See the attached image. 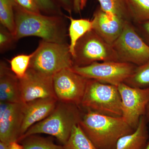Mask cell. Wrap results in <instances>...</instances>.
Wrapping results in <instances>:
<instances>
[{
    "label": "cell",
    "instance_id": "cell-1",
    "mask_svg": "<svg viewBox=\"0 0 149 149\" xmlns=\"http://www.w3.org/2000/svg\"><path fill=\"white\" fill-rule=\"evenodd\" d=\"M80 127L99 149H115L119 139L133 133L123 118L108 116L86 111L82 114Z\"/></svg>",
    "mask_w": 149,
    "mask_h": 149
},
{
    "label": "cell",
    "instance_id": "cell-2",
    "mask_svg": "<svg viewBox=\"0 0 149 149\" xmlns=\"http://www.w3.org/2000/svg\"><path fill=\"white\" fill-rule=\"evenodd\" d=\"M15 40L35 36L44 41L65 43V32L61 20L56 17L47 16L30 12L15 3Z\"/></svg>",
    "mask_w": 149,
    "mask_h": 149
},
{
    "label": "cell",
    "instance_id": "cell-3",
    "mask_svg": "<svg viewBox=\"0 0 149 149\" xmlns=\"http://www.w3.org/2000/svg\"><path fill=\"white\" fill-rule=\"evenodd\" d=\"M82 116L79 106L58 101L51 114L30 127L18 142L27 136L42 133L54 136L64 145L74 126L79 124Z\"/></svg>",
    "mask_w": 149,
    "mask_h": 149
},
{
    "label": "cell",
    "instance_id": "cell-4",
    "mask_svg": "<svg viewBox=\"0 0 149 149\" xmlns=\"http://www.w3.org/2000/svg\"><path fill=\"white\" fill-rule=\"evenodd\" d=\"M86 111L100 114L121 117V100L117 86L88 79L80 104Z\"/></svg>",
    "mask_w": 149,
    "mask_h": 149
},
{
    "label": "cell",
    "instance_id": "cell-5",
    "mask_svg": "<svg viewBox=\"0 0 149 149\" xmlns=\"http://www.w3.org/2000/svg\"><path fill=\"white\" fill-rule=\"evenodd\" d=\"M72 57L66 43L42 40L33 52L28 69L47 76L54 75L65 68H72Z\"/></svg>",
    "mask_w": 149,
    "mask_h": 149
},
{
    "label": "cell",
    "instance_id": "cell-6",
    "mask_svg": "<svg viewBox=\"0 0 149 149\" xmlns=\"http://www.w3.org/2000/svg\"><path fill=\"white\" fill-rule=\"evenodd\" d=\"M72 61L73 66H86L95 62H119L112 46L93 29L77 42Z\"/></svg>",
    "mask_w": 149,
    "mask_h": 149
},
{
    "label": "cell",
    "instance_id": "cell-7",
    "mask_svg": "<svg viewBox=\"0 0 149 149\" xmlns=\"http://www.w3.org/2000/svg\"><path fill=\"white\" fill-rule=\"evenodd\" d=\"M112 46L119 62L139 66L149 60V46L139 35L131 22H125L122 33Z\"/></svg>",
    "mask_w": 149,
    "mask_h": 149
},
{
    "label": "cell",
    "instance_id": "cell-8",
    "mask_svg": "<svg viewBox=\"0 0 149 149\" xmlns=\"http://www.w3.org/2000/svg\"><path fill=\"white\" fill-rule=\"evenodd\" d=\"M137 67L121 62H95L86 66H73L72 69L87 79L118 87L133 74Z\"/></svg>",
    "mask_w": 149,
    "mask_h": 149
},
{
    "label": "cell",
    "instance_id": "cell-9",
    "mask_svg": "<svg viewBox=\"0 0 149 149\" xmlns=\"http://www.w3.org/2000/svg\"><path fill=\"white\" fill-rule=\"evenodd\" d=\"M124 120L136 130L146 113L149 99V88H134L124 83L118 86Z\"/></svg>",
    "mask_w": 149,
    "mask_h": 149
},
{
    "label": "cell",
    "instance_id": "cell-10",
    "mask_svg": "<svg viewBox=\"0 0 149 149\" xmlns=\"http://www.w3.org/2000/svg\"><path fill=\"white\" fill-rule=\"evenodd\" d=\"M54 91L58 101L80 106L88 79L77 74L72 68H65L53 77Z\"/></svg>",
    "mask_w": 149,
    "mask_h": 149
},
{
    "label": "cell",
    "instance_id": "cell-11",
    "mask_svg": "<svg viewBox=\"0 0 149 149\" xmlns=\"http://www.w3.org/2000/svg\"><path fill=\"white\" fill-rule=\"evenodd\" d=\"M24 104L23 102H0V141L8 145L18 142L23 118Z\"/></svg>",
    "mask_w": 149,
    "mask_h": 149
},
{
    "label": "cell",
    "instance_id": "cell-12",
    "mask_svg": "<svg viewBox=\"0 0 149 149\" xmlns=\"http://www.w3.org/2000/svg\"><path fill=\"white\" fill-rule=\"evenodd\" d=\"M19 83L22 102L25 103L38 99L56 98L53 77L28 69L25 76L19 79Z\"/></svg>",
    "mask_w": 149,
    "mask_h": 149
},
{
    "label": "cell",
    "instance_id": "cell-13",
    "mask_svg": "<svg viewBox=\"0 0 149 149\" xmlns=\"http://www.w3.org/2000/svg\"><path fill=\"white\" fill-rule=\"evenodd\" d=\"M92 21L93 30L112 45L122 33L126 20L107 14L100 8L94 13Z\"/></svg>",
    "mask_w": 149,
    "mask_h": 149
},
{
    "label": "cell",
    "instance_id": "cell-14",
    "mask_svg": "<svg viewBox=\"0 0 149 149\" xmlns=\"http://www.w3.org/2000/svg\"><path fill=\"white\" fill-rule=\"evenodd\" d=\"M58 102L56 98H47L24 103V118L19 139L32 125L49 116L56 107Z\"/></svg>",
    "mask_w": 149,
    "mask_h": 149
},
{
    "label": "cell",
    "instance_id": "cell-15",
    "mask_svg": "<svg viewBox=\"0 0 149 149\" xmlns=\"http://www.w3.org/2000/svg\"><path fill=\"white\" fill-rule=\"evenodd\" d=\"M0 102H22L19 79L3 61L0 64Z\"/></svg>",
    "mask_w": 149,
    "mask_h": 149
},
{
    "label": "cell",
    "instance_id": "cell-16",
    "mask_svg": "<svg viewBox=\"0 0 149 149\" xmlns=\"http://www.w3.org/2000/svg\"><path fill=\"white\" fill-rule=\"evenodd\" d=\"M148 125L145 116H142L135 131L120 138L115 149L145 148L149 139Z\"/></svg>",
    "mask_w": 149,
    "mask_h": 149
},
{
    "label": "cell",
    "instance_id": "cell-17",
    "mask_svg": "<svg viewBox=\"0 0 149 149\" xmlns=\"http://www.w3.org/2000/svg\"><path fill=\"white\" fill-rule=\"evenodd\" d=\"M70 20L69 36L70 39L69 50L73 57L74 49L78 40L85 34L93 29V21L86 19H75L72 17H68Z\"/></svg>",
    "mask_w": 149,
    "mask_h": 149
},
{
    "label": "cell",
    "instance_id": "cell-18",
    "mask_svg": "<svg viewBox=\"0 0 149 149\" xmlns=\"http://www.w3.org/2000/svg\"><path fill=\"white\" fill-rule=\"evenodd\" d=\"M63 149H99L85 135L79 124L73 128Z\"/></svg>",
    "mask_w": 149,
    "mask_h": 149
},
{
    "label": "cell",
    "instance_id": "cell-19",
    "mask_svg": "<svg viewBox=\"0 0 149 149\" xmlns=\"http://www.w3.org/2000/svg\"><path fill=\"white\" fill-rule=\"evenodd\" d=\"M102 10L108 14L115 15L131 22L126 0H97Z\"/></svg>",
    "mask_w": 149,
    "mask_h": 149
},
{
    "label": "cell",
    "instance_id": "cell-20",
    "mask_svg": "<svg viewBox=\"0 0 149 149\" xmlns=\"http://www.w3.org/2000/svg\"><path fill=\"white\" fill-rule=\"evenodd\" d=\"M131 21L139 24L149 20V0H126Z\"/></svg>",
    "mask_w": 149,
    "mask_h": 149
},
{
    "label": "cell",
    "instance_id": "cell-21",
    "mask_svg": "<svg viewBox=\"0 0 149 149\" xmlns=\"http://www.w3.org/2000/svg\"><path fill=\"white\" fill-rule=\"evenodd\" d=\"M15 3V0H0V21L1 24L3 27L6 28L13 36L15 30V13H14Z\"/></svg>",
    "mask_w": 149,
    "mask_h": 149
},
{
    "label": "cell",
    "instance_id": "cell-22",
    "mask_svg": "<svg viewBox=\"0 0 149 149\" xmlns=\"http://www.w3.org/2000/svg\"><path fill=\"white\" fill-rule=\"evenodd\" d=\"M24 149H63V146L54 143L51 138L31 135L21 140Z\"/></svg>",
    "mask_w": 149,
    "mask_h": 149
},
{
    "label": "cell",
    "instance_id": "cell-23",
    "mask_svg": "<svg viewBox=\"0 0 149 149\" xmlns=\"http://www.w3.org/2000/svg\"><path fill=\"white\" fill-rule=\"evenodd\" d=\"M124 83L134 88H149V60L137 66L133 74Z\"/></svg>",
    "mask_w": 149,
    "mask_h": 149
},
{
    "label": "cell",
    "instance_id": "cell-24",
    "mask_svg": "<svg viewBox=\"0 0 149 149\" xmlns=\"http://www.w3.org/2000/svg\"><path fill=\"white\" fill-rule=\"evenodd\" d=\"M33 53L29 55H19L14 57L10 61V69L18 79L25 76L29 68Z\"/></svg>",
    "mask_w": 149,
    "mask_h": 149
},
{
    "label": "cell",
    "instance_id": "cell-25",
    "mask_svg": "<svg viewBox=\"0 0 149 149\" xmlns=\"http://www.w3.org/2000/svg\"><path fill=\"white\" fill-rule=\"evenodd\" d=\"M15 40L13 35L5 27L2 26L0 31V47L1 50H5Z\"/></svg>",
    "mask_w": 149,
    "mask_h": 149
},
{
    "label": "cell",
    "instance_id": "cell-26",
    "mask_svg": "<svg viewBox=\"0 0 149 149\" xmlns=\"http://www.w3.org/2000/svg\"><path fill=\"white\" fill-rule=\"evenodd\" d=\"M19 6L25 10L34 13H40V9L34 0H15Z\"/></svg>",
    "mask_w": 149,
    "mask_h": 149
},
{
    "label": "cell",
    "instance_id": "cell-27",
    "mask_svg": "<svg viewBox=\"0 0 149 149\" xmlns=\"http://www.w3.org/2000/svg\"><path fill=\"white\" fill-rule=\"evenodd\" d=\"M40 10L46 11H51L54 10V3L51 0H34Z\"/></svg>",
    "mask_w": 149,
    "mask_h": 149
},
{
    "label": "cell",
    "instance_id": "cell-28",
    "mask_svg": "<svg viewBox=\"0 0 149 149\" xmlns=\"http://www.w3.org/2000/svg\"><path fill=\"white\" fill-rule=\"evenodd\" d=\"M146 39V42L149 46V20L138 24Z\"/></svg>",
    "mask_w": 149,
    "mask_h": 149
},
{
    "label": "cell",
    "instance_id": "cell-29",
    "mask_svg": "<svg viewBox=\"0 0 149 149\" xmlns=\"http://www.w3.org/2000/svg\"><path fill=\"white\" fill-rule=\"evenodd\" d=\"M7 149H24L22 144L19 143V142L15 141L10 143L8 145Z\"/></svg>",
    "mask_w": 149,
    "mask_h": 149
},
{
    "label": "cell",
    "instance_id": "cell-30",
    "mask_svg": "<svg viewBox=\"0 0 149 149\" xmlns=\"http://www.w3.org/2000/svg\"><path fill=\"white\" fill-rule=\"evenodd\" d=\"M73 7L74 10L76 13L80 12L81 10L80 0H73Z\"/></svg>",
    "mask_w": 149,
    "mask_h": 149
},
{
    "label": "cell",
    "instance_id": "cell-31",
    "mask_svg": "<svg viewBox=\"0 0 149 149\" xmlns=\"http://www.w3.org/2000/svg\"><path fill=\"white\" fill-rule=\"evenodd\" d=\"M58 1L61 2L64 5L65 7H66L67 8H68V10H69V8L70 6V0H58Z\"/></svg>",
    "mask_w": 149,
    "mask_h": 149
},
{
    "label": "cell",
    "instance_id": "cell-32",
    "mask_svg": "<svg viewBox=\"0 0 149 149\" xmlns=\"http://www.w3.org/2000/svg\"><path fill=\"white\" fill-rule=\"evenodd\" d=\"M145 117L148 124H149V99L148 102V105H147L146 110V113L145 115Z\"/></svg>",
    "mask_w": 149,
    "mask_h": 149
},
{
    "label": "cell",
    "instance_id": "cell-33",
    "mask_svg": "<svg viewBox=\"0 0 149 149\" xmlns=\"http://www.w3.org/2000/svg\"><path fill=\"white\" fill-rule=\"evenodd\" d=\"M80 9L83 10L86 6L87 3V0H80Z\"/></svg>",
    "mask_w": 149,
    "mask_h": 149
},
{
    "label": "cell",
    "instance_id": "cell-34",
    "mask_svg": "<svg viewBox=\"0 0 149 149\" xmlns=\"http://www.w3.org/2000/svg\"><path fill=\"white\" fill-rule=\"evenodd\" d=\"M8 145L3 142H0V149H7Z\"/></svg>",
    "mask_w": 149,
    "mask_h": 149
},
{
    "label": "cell",
    "instance_id": "cell-35",
    "mask_svg": "<svg viewBox=\"0 0 149 149\" xmlns=\"http://www.w3.org/2000/svg\"><path fill=\"white\" fill-rule=\"evenodd\" d=\"M144 149H149V143L147 144L146 146Z\"/></svg>",
    "mask_w": 149,
    "mask_h": 149
}]
</instances>
